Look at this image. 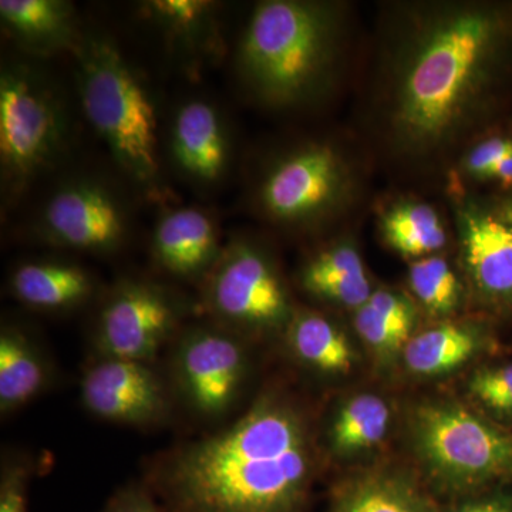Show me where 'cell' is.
<instances>
[{
	"instance_id": "44dd1931",
	"label": "cell",
	"mask_w": 512,
	"mask_h": 512,
	"mask_svg": "<svg viewBox=\"0 0 512 512\" xmlns=\"http://www.w3.org/2000/svg\"><path fill=\"white\" fill-rule=\"evenodd\" d=\"M0 20L16 42L32 52L76 49L72 5L60 0H2Z\"/></svg>"
},
{
	"instance_id": "ac0fdd59",
	"label": "cell",
	"mask_w": 512,
	"mask_h": 512,
	"mask_svg": "<svg viewBox=\"0 0 512 512\" xmlns=\"http://www.w3.org/2000/svg\"><path fill=\"white\" fill-rule=\"evenodd\" d=\"M392 404L380 394L359 392L346 397L330 416L326 446L336 460H353L373 453L389 437Z\"/></svg>"
},
{
	"instance_id": "5b68a950",
	"label": "cell",
	"mask_w": 512,
	"mask_h": 512,
	"mask_svg": "<svg viewBox=\"0 0 512 512\" xmlns=\"http://www.w3.org/2000/svg\"><path fill=\"white\" fill-rule=\"evenodd\" d=\"M74 52L87 119L130 178L153 185L160 170L157 114L146 86L107 37L80 39Z\"/></svg>"
},
{
	"instance_id": "e575fe53",
	"label": "cell",
	"mask_w": 512,
	"mask_h": 512,
	"mask_svg": "<svg viewBox=\"0 0 512 512\" xmlns=\"http://www.w3.org/2000/svg\"><path fill=\"white\" fill-rule=\"evenodd\" d=\"M498 214L512 224V195L500 202L497 208Z\"/></svg>"
},
{
	"instance_id": "d6a6232c",
	"label": "cell",
	"mask_w": 512,
	"mask_h": 512,
	"mask_svg": "<svg viewBox=\"0 0 512 512\" xmlns=\"http://www.w3.org/2000/svg\"><path fill=\"white\" fill-rule=\"evenodd\" d=\"M481 512H512V488H500L484 494Z\"/></svg>"
},
{
	"instance_id": "ba28073f",
	"label": "cell",
	"mask_w": 512,
	"mask_h": 512,
	"mask_svg": "<svg viewBox=\"0 0 512 512\" xmlns=\"http://www.w3.org/2000/svg\"><path fill=\"white\" fill-rule=\"evenodd\" d=\"M175 386L192 413L202 419L225 416L241 397L249 356L237 333L212 326L191 329L173 357Z\"/></svg>"
},
{
	"instance_id": "4316f807",
	"label": "cell",
	"mask_w": 512,
	"mask_h": 512,
	"mask_svg": "<svg viewBox=\"0 0 512 512\" xmlns=\"http://www.w3.org/2000/svg\"><path fill=\"white\" fill-rule=\"evenodd\" d=\"M212 9L214 5L205 0H154L147 5L150 18L188 40L204 35L211 25Z\"/></svg>"
},
{
	"instance_id": "cb8c5ba5",
	"label": "cell",
	"mask_w": 512,
	"mask_h": 512,
	"mask_svg": "<svg viewBox=\"0 0 512 512\" xmlns=\"http://www.w3.org/2000/svg\"><path fill=\"white\" fill-rule=\"evenodd\" d=\"M382 234L397 254L414 261L437 255L447 244V231L440 215L419 201L400 202L384 212Z\"/></svg>"
},
{
	"instance_id": "5bb4252c",
	"label": "cell",
	"mask_w": 512,
	"mask_h": 512,
	"mask_svg": "<svg viewBox=\"0 0 512 512\" xmlns=\"http://www.w3.org/2000/svg\"><path fill=\"white\" fill-rule=\"evenodd\" d=\"M500 349L491 319L453 318L414 332L404 346L400 363L416 379H441Z\"/></svg>"
},
{
	"instance_id": "83f0119b",
	"label": "cell",
	"mask_w": 512,
	"mask_h": 512,
	"mask_svg": "<svg viewBox=\"0 0 512 512\" xmlns=\"http://www.w3.org/2000/svg\"><path fill=\"white\" fill-rule=\"evenodd\" d=\"M353 325L357 336L369 350L377 366L387 369L400 362L406 342L367 303L356 309Z\"/></svg>"
},
{
	"instance_id": "6da1fadb",
	"label": "cell",
	"mask_w": 512,
	"mask_h": 512,
	"mask_svg": "<svg viewBox=\"0 0 512 512\" xmlns=\"http://www.w3.org/2000/svg\"><path fill=\"white\" fill-rule=\"evenodd\" d=\"M318 463L305 409L266 392L225 429L167 451L148 481L165 512H303Z\"/></svg>"
},
{
	"instance_id": "277c9868",
	"label": "cell",
	"mask_w": 512,
	"mask_h": 512,
	"mask_svg": "<svg viewBox=\"0 0 512 512\" xmlns=\"http://www.w3.org/2000/svg\"><path fill=\"white\" fill-rule=\"evenodd\" d=\"M336 36L335 15L326 6L295 0L261 3L242 37L239 69L266 103H301L328 76Z\"/></svg>"
},
{
	"instance_id": "8992f818",
	"label": "cell",
	"mask_w": 512,
	"mask_h": 512,
	"mask_svg": "<svg viewBox=\"0 0 512 512\" xmlns=\"http://www.w3.org/2000/svg\"><path fill=\"white\" fill-rule=\"evenodd\" d=\"M67 116L53 87L30 67L0 76V164L3 178L25 184L55 163L66 144Z\"/></svg>"
},
{
	"instance_id": "9a60e30c",
	"label": "cell",
	"mask_w": 512,
	"mask_h": 512,
	"mask_svg": "<svg viewBox=\"0 0 512 512\" xmlns=\"http://www.w3.org/2000/svg\"><path fill=\"white\" fill-rule=\"evenodd\" d=\"M329 512H443L410 468L379 464L359 468L335 484Z\"/></svg>"
},
{
	"instance_id": "603a6c76",
	"label": "cell",
	"mask_w": 512,
	"mask_h": 512,
	"mask_svg": "<svg viewBox=\"0 0 512 512\" xmlns=\"http://www.w3.org/2000/svg\"><path fill=\"white\" fill-rule=\"evenodd\" d=\"M49 372L32 340L15 328L0 333V410L16 412L45 389Z\"/></svg>"
},
{
	"instance_id": "1f68e13d",
	"label": "cell",
	"mask_w": 512,
	"mask_h": 512,
	"mask_svg": "<svg viewBox=\"0 0 512 512\" xmlns=\"http://www.w3.org/2000/svg\"><path fill=\"white\" fill-rule=\"evenodd\" d=\"M101 512H165V510L163 505L154 500L153 494L147 488L131 485L114 494Z\"/></svg>"
},
{
	"instance_id": "7c38bea8",
	"label": "cell",
	"mask_w": 512,
	"mask_h": 512,
	"mask_svg": "<svg viewBox=\"0 0 512 512\" xmlns=\"http://www.w3.org/2000/svg\"><path fill=\"white\" fill-rule=\"evenodd\" d=\"M42 229L60 247L110 252L126 237V211L106 185L92 180L72 181L46 202Z\"/></svg>"
},
{
	"instance_id": "f1b7e54d",
	"label": "cell",
	"mask_w": 512,
	"mask_h": 512,
	"mask_svg": "<svg viewBox=\"0 0 512 512\" xmlns=\"http://www.w3.org/2000/svg\"><path fill=\"white\" fill-rule=\"evenodd\" d=\"M366 303L396 330L404 342L412 338L417 320V309L412 299L402 292L380 288L373 291Z\"/></svg>"
},
{
	"instance_id": "4dcf8cb0",
	"label": "cell",
	"mask_w": 512,
	"mask_h": 512,
	"mask_svg": "<svg viewBox=\"0 0 512 512\" xmlns=\"http://www.w3.org/2000/svg\"><path fill=\"white\" fill-rule=\"evenodd\" d=\"M512 156V138L493 137L478 144L468 153L466 158L467 173L476 178H485V175L505 160Z\"/></svg>"
},
{
	"instance_id": "8fae6325",
	"label": "cell",
	"mask_w": 512,
	"mask_h": 512,
	"mask_svg": "<svg viewBox=\"0 0 512 512\" xmlns=\"http://www.w3.org/2000/svg\"><path fill=\"white\" fill-rule=\"evenodd\" d=\"M468 292L488 319H512V224L497 211H458Z\"/></svg>"
},
{
	"instance_id": "f546056e",
	"label": "cell",
	"mask_w": 512,
	"mask_h": 512,
	"mask_svg": "<svg viewBox=\"0 0 512 512\" xmlns=\"http://www.w3.org/2000/svg\"><path fill=\"white\" fill-rule=\"evenodd\" d=\"M29 471L23 464H8L0 481V512L28 511Z\"/></svg>"
},
{
	"instance_id": "4fadbf2b",
	"label": "cell",
	"mask_w": 512,
	"mask_h": 512,
	"mask_svg": "<svg viewBox=\"0 0 512 512\" xmlns=\"http://www.w3.org/2000/svg\"><path fill=\"white\" fill-rule=\"evenodd\" d=\"M80 387L86 409L111 423L151 426L170 412L163 380L148 363L101 357Z\"/></svg>"
},
{
	"instance_id": "7402d4cb",
	"label": "cell",
	"mask_w": 512,
	"mask_h": 512,
	"mask_svg": "<svg viewBox=\"0 0 512 512\" xmlns=\"http://www.w3.org/2000/svg\"><path fill=\"white\" fill-rule=\"evenodd\" d=\"M10 288L20 302L40 311H67L82 305L93 293L92 276L82 266L39 261L20 265Z\"/></svg>"
},
{
	"instance_id": "30bf717a",
	"label": "cell",
	"mask_w": 512,
	"mask_h": 512,
	"mask_svg": "<svg viewBox=\"0 0 512 512\" xmlns=\"http://www.w3.org/2000/svg\"><path fill=\"white\" fill-rule=\"evenodd\" d=\"M175 301L164 289L143 281L117 286L97 322V348L111 359L150 363L177 328Z\"/></svg>"
},
{
	"instance_id": "52a82bcc",
	"label": "cell",
	"mask_w": 512,
	"mask_h": 512,
	"mask_svg": "<svg viewBox=\"0 0 512 512\" xmlns=\"http://www.w3.org/2000/svg\"><path fill=\"white\" fill-rule=\"evenodd\" d=\"M204 296L211 315L237 335L284 332L295 313L274 262L245 241L234 242L218 256Z\"/></svg>"
},
{
	"instance_id": "d6986e66",
	"label": "cell",
	"mask_w": 512,
	"mask_h": 512,
	"mask_svg": "<svg viewBox=\"0 0 512 512\" xmlns=\"http://www.w3.org/2000/svg\"><path fill=\"white\" fill-rule=\"evenodd\" d=\"M293 359L325 377H345L357 365V352L345 330L315 311H295L284 330Z\"/></svg>"
},
{
	"instance_id": "836d02e7",
	"label": "cell",
	"mask_w": 512,
	"mask_h": 512,
	"mask_svg": "<svg viewBox=\"0 0 512 512\" xmlns=\"http://www.w3.org/2000/svg\"><path fill=\"white\" fill-rule=\"evenodd\" d=\"M484 180L497 181L505 188H512V156L495 165L493 170L485 175Z\"/></svg>"
},
{
	"instance_id": "d4e9b609",
	"label": "cell",
	"mask_w": 512,
	"mask_h": 512,
	"mask_svg": "<svg viewBox=\"0 0 512 512\" xmlns=\"http://www.w3.org/2000/svg\"><path fill=\"white\" fill-rule=\"evenodd\" d=\"M409 285L421 308L437 322L453 319L464 305V285L443 256L433 255L413 261Z\"/></svg>"
},
{
	"instance_id": "3957f363",
	"label": "cell",
	"mask_w": 512,
	"mask_h": 512,
	"mask_svg": "<svg viewBox=\"0 0 512 512\" xmlns=\"http://www.w3.org/2000/svg\"><path fill=\"white\" fill-rule=\"evenodd\" d=\"M404 429L414 471L434 497L456 503L512 488V430L466 400H420Z\"/></svg>"
},
{
	"instance_id": "ffe728a7",
	"label": "cell",
	"mask_w": 512,
	"mask_h": 512,
	"mask_svg": "<svg viewBox=\"0 0 512 512\" xmlns=\"http://www.w3.org/2000/svg\"><path fill=\"white\" fill-rule=\"evenodd\" d=\"M301 284L320 301L353 311L362 308L373 293L362 256L348 242L312 256L302 268Z\"/></svg>"
},
{
	"instance_id": "2e32d148",
	"label": "cell",
	"mask_w": 512,
	"mask_h": 512,
	"mask_svg": "<svg viewBox=\"0 0 512 512\" xmlns=\"http://www.w3.org/2000/svg\"><path fill=\"white\" fill-rule=\"evenodd\" d=\"M175 164L191 180L212 184L228 167V136L220 113L204 100H190L178 109L171 130Z\"/></svg>"
},
{
	"instance_id": "7a4b0ae2",
	"label": "cell",
	"mask_w": 512,
	"mask_h": 512,
	"mask_svg": "<svg viewBox=\"0 0 512 512\" xmlns=\"http://www.w3.org/2000/svg\"><path fill=\"white\" fill-rule=\"evenodd\" d=\"M512 43L508 8L436 6L404 37L390 77L387 120L394 141L414 154L440 150L488 103Z\"/></svg>"
},
{
	"instance_id": "e0dca14e",
	"label": "cell",
	"mask_w": 512,
	"mask_h": 512,
	"mask_svg": "<svg viewBox=\"0 0 512 512\" xmlns=\"http://www.w3.org/2000/svg\"><path fill=\"white\" fill-rule=\"evenodd\" d=\"M154 256L168 274L195 278L208 274L217 262L218 232L200 208H177L164 214L154 231Z\"/></svg>"
},
{
	"instance_id": "484cf974",
	"label": "cell",
	"mask_w": 512,
	"mask_h": 512,
	"mask_svg": "<svg viewBox=\"0 0 512 512\" xmlns=\"http://www.w3.org/2000/svg\"><path fill=\"white\" fill-rule=\"evenodd\" d=\"M464 397L488 419L512 430V362L474 367L464 384Z\"/></svg>"
},
{
	"instance_id": "9c48e42d",
	"label": "cell",
	"mask_w": 512,
	"mask_h": 512,
	"mask_svg": "<svg viewBox=\"0 0 512 512\" xmlns=\"http://www.w3.org/2000/svg\"><path fill=\"white\" fill-rule=\"evenodd\" d=\"M348 165L329 144H309L286 156L261 185V205L268 217L303 224L323 217L345 197Z\"/></svg>"
}]
</instances>
